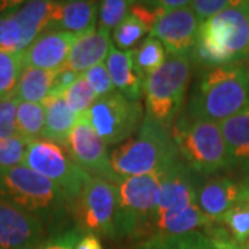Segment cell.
Wrapping results in <instances>:
<instances>
[{
  "instance_id": "1",
  "label": "cell",
  "mask_w": 249,
  "mask_h": 249,
  "mask_svg": "<svg viewBox=\"0 0 249 249\" xmlns=\"http://www.w3.org/2000/svg\"><path fill=\"white\" fill-rule=\"evenodd\" d=\"M193 172L181 160L169 166L160 184L155 219L147 235H183L213 226L196 204V184Z\"/></svg>"
},
{
  "instance_id": "2",
  "label": "cell",
  "mask_w": 249,
  "mask_h": 249,
  "mask_svg": "<svg viewBox=\"0 0 249 249\" xmlns=\"http://www.w3.org/2000/svg\"><path fill=\"white\" fill-rule=\"evenodd\" d=\"M248 106L249 65L231 62L205 72L184 114L222 124Z\"/></svg>"
},
{
  "instance_id": "3",
  "label": "cell",
  "mask_w": 249,
  "mask_h": 249,
  "mask_svg": "<svg viewBox=\"0 0 249 249\" xmlns=\"http://www.w3.org/2000/svg\"><path fill=\"white\" fill-rule=\"evenodd\" d=\"M196 61L209 68L240 62L249 55V1H235L201 24L193 50Z\"/></svg>"
},
{
  "instance_id": "4",
  "label": "cell",
  "mask_w": 249,
  "mask_h": 249,
  "mask_svg": "<svg viewBox=\"0 0 249 249\" xmlns=\"http://www.w3.org/2000/svg\"><path fill=\"white\" fill-rule=\"evenodd\" d=\"M111 165L116 176H142L166 169L180 160L170 127L144 116L137 134L111 152Z\"/></svg>"
},
{
  "instance_id": "5",
  "label": "cell",
  "mask_w": 249,
  "mask_h": 249,
  "mask_svg": "<svg viewBox=\"0 0 249 249\" xmlns=\"http://www.w3.org/2000/svg\"><path fill=\"white\" fill-rule=\"evenodd\" d=\"M0 199L25 211L43 223L62 220L72 205L54 183L22 163L11 168H0Z\"/></svg>"
},
{
  "instance_id": "6",
  "label": "cell",
  "mask_w": 249,
  "mask_h": 249,
  "mask_svg": "<svg viewBox=\"0 0 249 249\" xmlns=\"http://www.w3.org/2000/svg\"><path fill=\"white\" fill-rule=\"evenodd\" d=\"M170 132L180 160L191 172L212 175L230 168L219 124L180 114Z\"/></svg>"
},
{
  "instance_id": "7",
  "label": "cell",
  "mask_w": 249,
  "mask_h": 249,
  "mask_svg": "<svg viewBox=\"0 0 249 249\" xmlns=\"http://www.w3.org/2000/svg\"><path fill=\"white\" fill-rule=\"evenodd\" d=\"M166 169L121 180L118 184L116 238H147L157 214L160 184Z\"/></svg>"
},
{
  "instance_id": "8",
  "label": "cell",
  "mask_w": 249,
  "mask_h": 249,
  "mask_svg": "<svg viewBox=\"0 0 249 249\" xmlns=\"http://www.w3.org/2000/svg\"><path fill=\"white\" fill-rule=\"evenodd\" d=\"M191 73L190 55H169L160 70L145 78V116L172 127L184 104Z\"/></svg>"
},
{
  "instance_id": "9",
  "label": "cell",
  "mask_w": 249,
  "mask_h": 249,
  "mask_svg": "<svg viewBox=\"0 0 249 249\" xmlns=\"http://www.w3.org/2000/svg\"><path fill=\"white\" fill-rule=\"evenodd\" d=\"M22 165L54 183L72 204H75L91 178L67 154L64 147L45 139L28 144Z\"/></svg>"
},
{
  "instance_id": "10",
  "label": "cell",
  "mask_w": 249,
  "mask_h": 249,
  "mask_svg": "<svg viewBox=\"0 0 249 249\" xmlns=\"http://www.w3.org/2000/svg\"><path fill=\"white\" fill-rule=\"evenodd\" d=\"M83 116L107 145L127 142L144 119L140 101H132L119 91L97 98Z\"/></svg>"
},
{
  "instance_id": "11",
  "label": "cell",
  "mask_w": 249,
  "mask_h": 249,
  "mask_svg": "<svg viewBox=\"0 0 249 249\" xmlns=\"http://www.w3.org/2000/svg\"><path fill=\"white\" fill-rule=\"evenodd\" d=\"M75 204L76 217L82 230L108 238H116L118 184L106 178L91 176Z\"/></svg>"
},
{
  "instance_id": "12",
  "label": "cell",
  "mask_w": 249,
  "mask_h": 249,
  "mask_svg": "<svg viewBox=\"0 0 249 249\" xmlns=\"http://www.w3.org/2000/svg\"><path fill=\"white\" fill-rule=\"evenodd\" d=\"M68 154L90 176L106 178L111 183L119 184L121 178L116 176L108 155L107 144L96 133L93 126L83 115L72 129L67 142Z\"/></svg>"
},
{
  "instance_id": "13",
  "label": "cell",
  "mask_w": 249,
  "mask_h": 249,
  "mask_svg": "<svg viewBox=\"0 0 249 249\" xmlns=\"http://www.w3.org/2000/svg\"><path fill=\"white\" fill-rule=\"evenodd\" d=\"M191 4V3H190ZM201 21L191 6L162 16L150 35L157 37L169 55H191L196 45Z\"/></svg>"
},
{
  "instance_id": "14",
  "label": "cell",
  "mask_w": 249,
  "mask_h": 249,
  "mask_svg": "<svg viewBox=\"0 0 249 249\" xmlns=\"http://www.w3.org/2000/svg\"><path fill=\"white\" fill-rule=\"evenodd\" d=\"M43 237L42 220L0 199V249H36Z\"/></svg>"
},
{
  "instance_id": "15",
  "label": "cell",
  "mask_w": 249,
  "mask_h": 249,
  "mask_svg": "<svg viewBox=\"0 0 249 249\" xmlns=\"http://www.w3.org/2000/svg\"><path fill=\"white\" fill-rule=\"evenodd\" d=\"M76 36L64 31H47L42 34L22 53L24 68L34 67L46 71H58L64 68Z\"/></svg>"
},
{
  "instance_id": "16",
  "label": "cell",
  "mask_w": 249,
  "mask_h": 249,
  "mask_svg": "<svg viewBox=\"0 0 249 249\" xmlns=\"http://www.w3.org/2000/svg\"><path fill=\"white\" fill-rule=\"evenodd\" d=\"M242 201V188L229 178H214L196 186V204L201 212L213 223L222 217L234 205Z\"/></svg>"
},
{
  "instance_id": "17",
  "label": "cell",
  "mask_w": 249,
  "mask_h": 249,
  "mask_svg": "<svg viewBox=\"0 0 249 249\" xmlns=\"http://www.w3.org/2000/svg\"><path fill=\"white\" fill-rule=\"evenodd\" d=\"M112 47L108 31L101 28L79 34L73 42L65 68L76 73H83L107 60Z\"/></svg>"
},
{
  "instance_id": "18",
  "label": "cell",
  "mask_w": 249,
  "mask_h": 249,
  "mask_svg": "<svg viewBox=\"0 0 249 249\" xmlns=\"http://www.w3.org/2000/svg\"><path fill=\"white\" fill-rule=\"evenodd\" d=\"M106 65L115 89L132 101H140L144 94L145 78L134 65L132 50L122 52L112 45Z\"/></svg>"
},
{
  "instance_id": "19",
  "label": "cell",
  "mask_w": 249,
  "mask_h": 249,
  "mask_svg": "<svg viewBox=\"0 0 249 249\" xmlns=\"http://www.w3.org/2000/svg\"><path fill=\"white\" fill-rule=\"evenodd\" d=\"M100 3L97 1H57L49 31H64L75 35L96 29Z\"/></svg>"
},
{
  "instance_id": "20",
  "label": "cell",
  "mask_w": 249,
  "mask_h": 249,
  "mask_svg": "<svg viewBox=\"0 0 249 249\" xmlns=\"http://www.w3.org/2000/svg\"><path fill=\"white\" fill-rule=\"evenodd\" d=\"M219 124L230 166L249 173V106Z\"/></svg>"
},
{
  "instance_id": "21",
  "label": "cell",
  "mask_w": 249,
  "mask_h": 249,
  "mask_svg": "<svg viewBox=\"0 0 249 249\" xmlns=\"http://www.w3.org/2000/svg\"><path fill=\"white\" fill-rule=\"evenodd\" d=\"M42 104L45 107L46 115L43 139L61 147H67L70 134L79 116L72 112L67 106L64 96L58 93H52Z\"/></svg>"
},
{
  "instance_id": "22",
  "label": "cell",
  "mask_w": 249,
  "mask_h": 249,
  "mask_svg": "<svg viewBox=\"0 0 249 249\" xmlns=\"http://www.w3.org/2000/svg\"><path fill=\"white\" fill-rule=\"evenodd\" d=\"M57 1L32 0L24 3L13 14L24 29L28 47L35 42L42 34L49 31Z\"/></svg>"
},
{
  "instance_id": "23",
  "label": "cell",
  "mask_w": 249,
  "mask_h": 249,
  "mask_svg": "<svg viewBox=\"0 0 249 249\" xmlns=\"http://www.w3.org/2000/svg\"><path fill=\"white\" fill-rule=\"evenodd\" d=\"M58 71H46L34 67H25L13 96L18 101L42 104L53 91Z\"/></svg>"
},
{
  "instance_id": "24",
  "label": "cell",
  "mask_w": 249,
  "mask_h": 249,
  "mask_svg": "<svg viewBox=\"0 0 249 249\" xmlns=\"http://www.w3.org/2000/svg\"><path fill=\"white\" fill-rule=\"evenodd\" d=\"M133 249H214L209 237L201 231L183 235H152L137 242Z\"/></svg>"
},
{
  "instance_id": "25",
  "label": "cell",
  "mask_w": 249,
  "mask_h": 249,
  "mask_svg": "<svg viewBox=\"0 0 249 249\" xmlns=\"http://www.w3.org/2000/svg\"><path fill=\"white\" fill-rule=\"evenodd\" d=\"M45 107L37 103L18 101L17 129L18 134L28 142L42 140L45 133Z\"/></svg>"
},
{
  "instance_id": "26",
  "label": "cell",
  "mask_w": 249,
  "mask_h": 249,
  "mask_svg": "<svg viewBox=\"0 0 249 249\" xmlns=\"http://www.w3.org/2000/svg\"><path fill=\"white\" fill-rule=\"evenodd\" d=\"M132 53H133L134 65L137 67V70L144 78L150 76L157 70H160L168 58L166 49L157 37L151 35L136 50H132Z\"/></svg>"
},
{
  "instance_id": "27",
  "label": "cell",
  "mask_w": 249,
  "mask_h": 249,
  "mask_svg": "<svg viewBox=\"0 0 249 249\" xmlns=\"http://www.w3.org/2000/svg\"><path fill=\"white\" fill-rule=\"evenodd\" d=\"M24 70L22 53L0 50V101L11 96Z\"/></svg>"
},
{
  "instance_id": "28",
  "label": "cell",
  "mask_w": 249,
  "mask_h": 249,
  "mask_svg": "<svg viewBox=\"0 0 249 249\" xmlns=\"http://www.w3.org/2000/svg\"><path fill=\"white\" fill-rule=\"evenodd\" d=\"M226 226V231L234 242L244 247L249 238V201L242 199L234 205L220 220Z\"/></svg>"
},
{
  "instance_id": "29",
  "label": "cell",
  "mask_w": 249,
  "mask_h": 249,
  "mask_svg": "<svg viewBox=\"0 0 249 249\" xmlns=\"http://www.w3.org/2000/svg\"><path fill=\"white\" fill-rule=\"evenodd\" d=\"M28 49L25 34L14 14L0 17V50L11 53H24Z\"/></svg>"
},
{
  "instance_id": "30",
  "label": "cell",
  "mask_w": 249,
  "mask_h": 249,
  "mask_svg": "<svg viewBox=\"0 0 249 249\" xmlns=\"http://www.w3.org/2000/svg\"><path fill=\"white\" fill-rule=\"evenodd\" d=\"M62 96L70 109L78 116L83 115L97 100V96L83 75H80L75 83L62 93Z\"/></svg>"
},
{
  "instance_id": "31",
  "label": "cell",
  "mask_w": 249,
  "mask_h": 249,
  "mask_svg": "<svg viewBox=\"0 0 249 249\" xmlns=\"http://www.w3.org/2000/svg\"><path fill=\"white\" fill-rule=\"evenodd\" d=\"M148 27L142 22L139 18L129 14L124 21L114 29V42L116 49L122 52H129L142 36L148 34Z\"/></svg>"
},
{
  "instance_id": "32",
  "label": "cell",
  "mask_w": 249,
  "mask_h": 249,
  "mask_svg": "<svg viewBox=\"0 0 249 249\" xmlns=\"http://www.w3.org/2000/svg\"><path fill=\"white\" fill-rule=\"evenodd\" d=\"M133 1L127 0H106L100 3L98 9V28L111 32L124 18L129 16V10Z\"/></svg>"
},
{
  "instance_id": "33",
  "label": "cell",
  "mask_w": 249,
  "mask_h": 249,
  "mask_svg": "<svg viewBox=\"0 0 249 249\" xmlns=\"http://www.w3.org/2000/svg\"><path fill=\"white\" fill-rule=\"evenodd\" d=\"M29 142H31L21 136L7 140L0 139V168H11L21 165Z\"/></svg>"
},
{
  "instance_id": "34",
  "label": "cell",
  "mask_w": 249,
  "mask_h": 249,
  "mask_svg": "<svg viewBox=\"0 0 249 249\" xmlns=\"http://www.w3.org/2000/svg\"><path fill=\"white\" fill-rule=\"evenodd\" d=\"M18 100L13 94L0 101V139L7 140L18 137L17 129Z\"/></svg>"
},
{
  "instance_id": "35",
  "label": "cell",
  "mask_w": 249,
  "mask_h": 249,
  "mask_svg": "<svg viewBox=\"0 0 249 249\" xmlns=\"http://www.w3.org/2000/svg\"><path fill=\"white\" fill-rule=\"evenodd\" d=\"M82 75L85 76V79L88 80V83L90 85V88L93 89L97 98L106 97L108 94L116 91L115 86L112 83V79L109 76V72H108L106 62H101L96 67L90 68L86 72H83Z\"/></svg>"
},
{
  "instance_id": "36",
  "label": "cell",
  "mask_w": 249,
  "mask_h": 249,
  "mask_svg": "<svg viewBox=\"0 0 249 249\" xmlns=\"http://www.w3.org/2000/svg\"><path fill=\"white\" fill-rule=\"evenodd\" d=\"M234 3L235 1H230V0H194L191 1L190 6L196 13V18L202 24L205 21L216 17L226 9H229Z\"/></svg>"
},
{
  "instance_id": "37",
  "label": "cell",
  "mask_w": 249,
  "mask_h": 249,
  "mask_svg": "<svg viewBox=\"0 0 249 249\" xmlns=\"http://www.w3.org/2000/svg\"><path fill=\"white\" fill-rule=\"evenodd\" d=\"M80 235L82 234L79 230H70V231L62 232L60 235H55L53 238L45 241L36 249H73Z\"/></svg>"
},
{
  "instance_id": "38",
  "label": "cell",
  "mask_w": 249,
  "mask_h": 249,
  "mask_svg": "<svg viewBox=\"0 0 249 249\" xmlns=\"http://www.w3.org/2000/svg\"><path fill=\"white\" fill-rule=\"evenodd\" d=\"M209 232L206 234L209 237V240L212 242V245L214 247V249H244L241 245H238L237 242H234L231 240V237L227 234V231L224 229H219V227H213L211 226L209 229Z\"/></svg>"
},
{
  "instance_id": "39",
  "label": "cell",
  "mask_w": 249,
  "mask_h": 249,
  "mask_svg": "<svg viewBox=\"0 0 249 249\" xmlns=\"http://www.w3.org/2000/svg\"><path fill=\"white\" fill-rule=\"evenodd\" d=\"M73 249H104L98 237L93 232H85L80 235V238L76 242Z\"/></svg>"
},
{
  "instance_id": "40",
  "label": "cell",
  "mask_w": 249,
  "mask_h": 249,
  "mask_svg": "<svg viewBox=\"0 0 249 249\" xmlns=\"http://www.w3.org/2000/svg\"><path fill=\"white\" fill-rule=\"evenodd\" d=\"M242 188V199H249V176L248 178L241 184Z\"/></svg>"
},
{
  "instance_id": "41",
  "label": "cell",
  "mask_w": 249,
  "mask_h": 249,
  "mask_svg": "<svg viewBox=\"0 0 249 249\" xmlns=\"http://www.w3.org/2000/svg\"><path fill=\"white\" fill-rule=\"evenodd\" d=\"M242 248H244V249H249V238H248V241H247V244H245V245H244Z\"/></svg>"
},
{
  "instance_id": "42",
  "label": "cell",
  "mask_w": 249,
  "mask_h": 249,
  "mask_svg": "<svg viewBox=\"0 0 249 249\" xmlns=\"http://www.w3.org/2000/svg\"><path fill=\"white\" fill-rule=\"evenodd\" d=\"M247 201H249V199H247Z\"/></svg>"
}]
</instances>
